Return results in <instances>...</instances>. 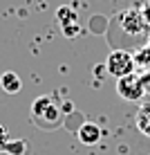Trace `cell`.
Returning a JSON list of instances; mask_svg holds the SVG:
<instances>
[{
	"label": "cell",
	"mask_w": 150,
	"mask_h": 155,
	"mask_svg": "<svg viewBox=\"0 0 150 155\" xmlns=\"http://www.w3.org/2000/svg\"><path fill=\"white\" fill-rule=\"evenodd\" d=\"M31 121L43 130H56L63 124V110L58 108L54 97L43 94L31 101Z\"/></svg>",
	"instance_id": "1"
},
{
	"label": "cell",
	"mask_w": 150,
	"mask_h": 155,
	"mask_svg": "<svg viewBox=\"0 0 150 155\" xmlns=\"http://www.w3.org/2000/svg\"><path fill=\"white\" fill-rule=\"evenodd\" d=\"M135 68H137L135 54L128 52V50H114V52L108 54V58H105V70H108V74H112L114 79H121V77L132 74Z\"/></svg>",
	"instance_id": "2"
},
{
	"label": "cell",
	"mask_w": 150,
	"mask_h": 155,
	"mask_svg": "<svg viewBox=\"0 0 150 155\" xmlns=\"http://www.w3.org/2000/svg\"><path fill=\"white\" fill-rule=\"evenodd\" d=\"M116 94L126 101H139L146 94V83H143V77H139L137 72L128 74V77L116 79Z\"/></svg>",
	"instance_id": "3"
},
{
	"label": "cell",
	"mask_w": 150,
	"mask_h": 155,
	"mask_svg": "<svg viewBox=\"0 0 150 155\" xmlns=\"http://www.w3.org/2000/svg\"><path fill=\"white\" fill-rule=\"evenodd\" d=\"M119 25H121V29L126 31V34H130V36L143 34L146 27H148L146 20H143L141 9H126V12H121L119 14Z\"/></svg>",
	"instance_id": "4"
},
{
	"label": "cell",
	"mask_w": 150,
	"mask_h": 155,
	"mask_svg": "<svg viewBox=\"0 0 150 155\" xmlns=\"http://www.w3.org/2000/svg\"><path fill=\"white\" fill-rule=\"evenodd\" d=\"M56 18H58V25H61V29L65 31L67 36H76L78 34V16L74 12L72 7H58L56 12Z\"/></svg>",
	"instance_id": "5"
},
{
	"label": "cell",
	"mask_w": 150,
	"mask_h": 155,
	"mask_svg": "<svg viewBox=\"0 0 150 155\" xmlns=\"http://www.w3.org/2000/svg\"><path fill=\"white\" fill-rule=\"evenodd\" d=\"M76 137L85 146H96V144L101 142V137H103V130H101V126L94 124V121H83V124L78 126Z\"/></svg>",
	"instance_id": "6"
},
{
	"label": "cell",
	"mask_w": 150,
	"mask_h": 155,
	"mask_svg": "<svg viewBox=\"0 0 150 155\" xmlns=\"http://www.w3.org/2000/svg\"><path fill=\"white\" fill-rule=\"evenodd\" d=\"M0 88H2L7 94H18L20 90H23V79H20L14 70H7V72L0 74Z\"/></svg>",
	"instance_id": "7"
},
{
	"label": "cell",
	"mask_w": 150,
	"mask_h": 155,
	"mask_svg": "<svg viewBox=\"0 0 150 155\" xmlns=\"http://www.w3.org/2000/svg\"><path fill=\"white\" fill-rule=\"evenodd\" d=\"M137 128H139V133H143L146 137H150V101H146V104L137 110Z\"/></svg>",
	"instance_id": "8"
},
{
	"label": "cell",
	"mask_w": 150,
	"mask_h": 155,
	"mask_svg": "<svg viewBox=\"0 0 150 155\" xmlns=\"http://www.w3.org/2000/svg\"><path fill=\"white\" fill-rule=\"evenodd\" d=\"M135 63H137L139 68L150 70V45H148V47H141V50L135 54Z\"/></svg>",
	"instance_id": "9"
},
{
	"label": "cell",
	"mask_w": 150,
	"mask_h": 155,
	"mask_svg": "<svg viewBox=\"0 0 150 155\" xmlns=\"http://www.w3.org/2000/svg\"><path fill=\"white\" fill-rule=\"evenodd\" d=\"M141 14H143V20H146V25L150 27V2H148V5H143Z\"/></svg>",
	"instance_id": "10"
},
{
	"label": "cell",
	"mask_w": 150,
	"mask_h": 155,
	"mask_svg": "<svg viewBox=\"0 0 150 155\" xmlns=\"http://www.w3.org/2000/svg\"><path fill=\"white\" fill-rule=\"evenodd\" d=\"M2 137H5V128L0 126V140H2Z\"/></svg>",
	"instance_id": "11"
}]
</instances>
